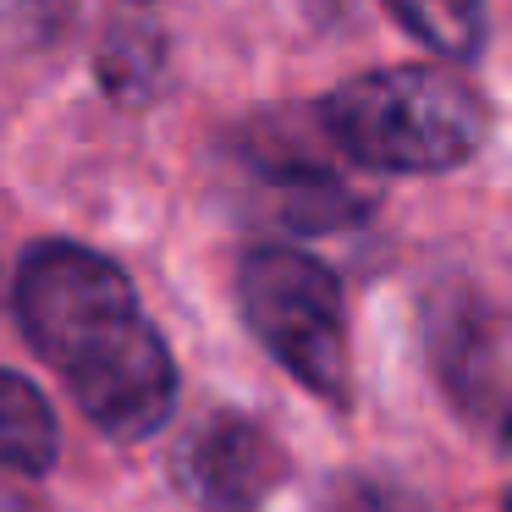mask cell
Returning a JSON list of instances; mask_svg holds the SVG:
<instances>
[{"instance_id": "cell-6", "label": "cell", "mask_w": 512, "mask_h": 512, "mask_svg": "<svg viewBox=\"0 0 512 512\" xmlns=\"http://www.w3.org/2000/svg\"><path fill=\"white\" fill-rule=\"evenodd\" d=\"M248 166L276 199V215L298 232H336V226H353L364 215V204L342 188V177L331 166H320V160L298 155L287 144L248 149Z\"/></svg>"}, {"instance_id": "cell-2", "label": "cell", "mask_w": 512, "mask_h": 512, "mask_svg": "<svg viewBox=\"0 0 512 512\" xmlns=\"http://www.w3.org/2000/svg\"><path fill=\"white\" fill-rule=\"evenodd\" d=\"M320 133L353 166L430 177L479 155L490 138V105L457 72L386 67L325 94Z\"/></svg>"}, {"instance_id": "cell-3", "label": "cell", "mask_w": 512, "mask_h": 512, "mask_svg": "<svg viewBox=\"0 0 512 512\" xmlns=\"http://www.w3.org/2000/svg\"><path fill=\"white\" fill-rule=\"evenodd\" d=\"M237 309L298 386L325 402H347V303L331 265L303 248H248L237 265Z\"/></svg>"}, {"instance_id": "cell-4", "label": "cell", "mask_w": 512, "mask_h": 512, "mask_svg": "<svg viewBox=\"0 0 512 512\" xmlns=\"http://www.w3.org/2000/svg\"><path fill=\"white\" fill-rule=\"evenodd\" d=\"M166 468L199 512H259L287 479V452L248 413H204L171 441Z\"/></svg>"}, {"instance_id": "cell-10", "label": "cell", "mask_w": 512, "mask_h": 512, "mask_svg": "<svg viewBox=\"0 0 512 512\" xmlns=\"http://www.w3.org/2000/svg\"><path fill=\"white\" fill-rule=\"evenodd\" d=\"M501 441H507V452H512V408H507V419H501Z\"/></svg>"}, {"instance_id": "cell-7", "label": "cell", "mask_w": 512, "mask_h": 512, "mask_svg": "<svg viewBox=\"0 0 512 512\" xmlns=\"http://www.w3.org/2000/svg\"><path fill=\"white\" fill-rule=\"evenodd\" d=\"M61 452V430L45 391L17 369H0V474H50Z\"/></svg>"}, {"instance_id": "cell-8", "label": "cell", "mask_w": 512, "mask_h": 512, "mask_svg": "<svg viewBox=\"0 0 512 512\" xmlns=\"http://www.w3.org/2000/svg\"><path fill=\"white\" fill-rule=\"evenodd\" d=\"M386 6L419 45L452 61H468L485 45V0H386Z\"/></svg>"}, {"instance_id": "cell-9", "label": "cell", "mask_w": 512, "mask_h": 512, "mask_svg": "<svg viewBox=\"0 0 512 512\" xmlns=\"http://www.w3.org/2000/svg\"><path fill=\"white\" fill-rule=\"evenodd\" d=\"M325 512H435L408 485H391L375 474H336L325 485Z\"/></svg>"}, {"instance_id": "cell-5", "label": "cell", "mask_w": 512, "mask_h": 512, "mask_svg": "<svg viewBox=\"0 0 512 512\" xmlns=\"http://www.w3.org/2000/svg\"><path fill=\"white\" fill-rule=\"evenodd\" d=\"M430 358H435V375H441L446 397L463 413H479L490 380H496V369H501L496 314L479 298H468V292L441 298V314H435V325H430Z\"/></svg>"}, {"instance_id": "cell-1", "label": "cell", "mask_w": 512, "mask_h": 512, "mask_svg": "<svg viewBox=\"0 0 512 512\" xmlns=\"http://www.w3.org/2000/svg\"><path fill=\"white\" fill-rule=\"evenodd\" d=\"M17 320L111 441H144L177 408V364L133 298V281L78 243H34L17 265Z\"/></svg>"}, {"instance_id": "cell-11", "label": "cell", "mask_w": 512, "mask_h": 512, "mask_svg": "<svg viewBox=\"0 0 512 512\" xmlns=\"http://www.w3.org/2000/svg\"><path fill=\"white\" fill-rule=\"evenodd\" d=\"M507 512H512V496H507Z\"/></svg>"}]
</instances>
